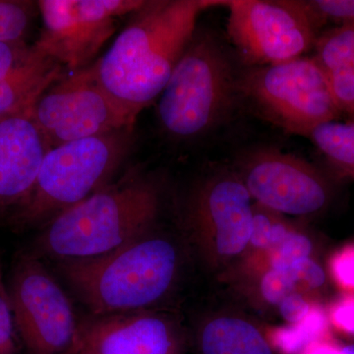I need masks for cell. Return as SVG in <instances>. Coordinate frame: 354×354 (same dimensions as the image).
Masks as SVG:
<instances>
[{
	"mask_svg": "<svg viewBox=\"0 0 354 354\" xmlns=\"http://www.w3.org/2000/svg\"><path fill=\"white\" fill-rule=\"evenodd\" d=\"M223 1H145L92 64L106 93L136 118L162 91L196 31L198 16Z\"/></svg>",
	"mask_w": 354,
	"mask_h": 354,
	"instance_id": "1",
	"label": "cell"
},
{
	"mask_svg": "<svg viewBox=\"0 0 354 354\" xmlns=\"http://www.w3.org/2000/svg\"><path fill=\"white\" fill-rule=\"evenodd\" d=\"M180 256L176 244L149 232L94 258L62 260L58 269L95 316L149 310L172 290Z\"/></svg>",
	"mask_w": 354,
	"mask_h": 354,
	"instance_id": "2",
	"label": "cell"
},
{
	"mask_svg": "<svg viewBox=\"0 0 354 354\" xmlns=\"http://www.w3.org/2000/svg\"><path fill=\"white\" fill-rule=\"evenodd\" d=\"M160 205L157 181L131 171L48 221L39 247L59 261L104 255L151 232Z\"/></svg>",
	"mask_w": 354,
	"mask_h": 354,
	"instance_id": "3",
	"label": "cell"
},
{
	"mask_svg": "<svg viewBox=\"0 0 354 354\" xmlns=\"http://www.w3.org/2000/svg\"><path fill=\"white\" fill-rule=\"evenodd\" d=\"M239 95V76L225 46L196 30L160 94V127L178 141L198 138L227 120Z\"/></svg>",
	"mask_w": 354,
	"mask_h": 354,
	"instance_id": "4",
	"label": "cell"
},
{
	"mask_svg": "<svg viewBox=\"0 0 354 354\" xmlns=\"http://www.w3.org/2000/svg\"><path fill=\"white\" fill-rule=\"evenodd\" d=\"M132 127L51 148L18 221L32 225L50 221L109 185L129 152Z\"/></svg>",
	"mask_w": 354,
	"mask_h": 354,
	"instance_id": "5",
	"label": "cell"
},
{
	"mask_svg": "<svg viewBox=\"0 0 354 354\" xmlns=\"http://www.w3.org/2000/svg\"><path fill=\"white\" fill-rule=\"evenodd\" d=\"M239 93L265 120L307 138L342 113L327 74L314 58L251 67L239 76Z\"/></svg>",
	"mask_w": 354,
	"mask_h": 354,
	"instance_id": "6",
	"label": "cell"
},
{
	"mask_svg": "<svg viewBox=\"0 0 354 354\" xmlns=\"http://www.w3.org/2000/svg\"><path fill=\"white\" fill-rule=\"evenodd\" d=\"M227 34L244 64L264 66L304 57L319 27L304 1L232 0Z\"/></svg>",
	"mask_w": 354,
	"mask_h": 354,
	"instance_id": "7",
	"label": "cell"
},
{
	"mask_svg": "<svg viewBox=\"0 0 354 354\" xmlns=\"http://www.w3.org/2000/svg\"><path fill=\"white\" fill-rule=\"evenodd\" d=\"M8 293L14 325L30 353H79L80 322L66 293L38 258L18 260Z\"/></svg>",
	"mask_w": 354,
	"mask_h": 354,
	"instance_id": "8",
	"label": "cell"
},
{
	"mask_svg": "<svg viewBox=\"0 0 354 354\" xmlns=\"http://www.w3.org/2000/svg\"><path fill=\"white\" fill-rule=\"evenodd\" d=\"M92 64L60 77L32 106L50 148L132 127L136 120L104 91Z\"/></svg>",
	"mask_w": 354,
	"mask_h": 354,
	"instance_id": "9",
	"label": "cell"
},
{
	"mask_svg": "<svg viewBox=\"0 0 354 354\" xmlns=\"http://www.w3.org/2000/svg\"><path fill=\"white\" fill-rule=\"evenodd\" d=\"M252 200L232 169H218L197 186L188 221L198 249L212 267L245 256L252 230Z\"/></svg>",
	"mask_w": 354,
	"mask_h": 354,
	"instance_id": "10",
	"label": "cell"
},
{
	"mask_svg": "<svg viewBox=\"0 0 354 354\" xmlns=\"http://www.w3.org/2000/svg\"><path fill=\"white\" fill-rule=\"evenodd\" d=\"M140 0H41L43 30L37 46L70 72L90 66L116 29L118 21L132 14Z\"/></svg>",
	"mask_w": 354,
	"mask_h": 354,
	"instance_id": "11",
	"label": "cell"
},
{
	"mask_svg": "<svg viewBox=\"0 0 354 354\" xmlns=\"http://www.w3.org/2000/svg\"><path fill=\"white\" fill-rule=\"evenodd\" d=\"M235 171L257 204L281 216L316 215L332 199L329 181L316 167L276 149L249 151Z\"/></svg>",
	"mask_w": 354,
	"mask_h": 354,
	"instance_id": "12",
	"label": "cell"
},
{
	"mask_svg": "<svg viewBox=\"0 0 354 354\" xmlns=\"http://www.w3.org/2000/svg\"><path fill=\"white\" fill-rule=\"evenodd\" d=\"M183 353L178 326L150 310L93 315L79 325L78 354Z\"/></svg>",
	"mask_w": 354,
	"mask_h": 354,
	"instance_id": "13",
	"label": "cell"
},
{
	"mask_svg": "<svg viewBox=\"0 0 354 354\" xmlns=\"http://www.w3.org/2000/svg\"><path fill=\"white\" fill-rule=\"evenodd\" d=\"M32 109L0 116V211L24 205L51 149Z\"/></svg>",
	"mask_w": 354,
	"mask_h": 354,
	"instance_id": "14",
	"label": "cell"
},
{
	"mask_svg": "<svg viewBox=\"0 0 354 354\" xmlns=\"http://www.w3.org/2000/svg\"><path fill=\"white\" fill-rule=\"evenodd\" d=\"M64 70L36 44L0 41V116L32 108Z\"/></svg>",
	"mask_w": 354,
	"mask_h": 354,
	"instance_id": "15",
	"label": "cell"
},
{
	"mask_svg": "<svg viewBox=\"0 0 354 354\" xmlns=\"http://www.w3.org/2000/svg\"><path fill=\"white\" fill-rule=\"evenodd\" d=\"M200 354H272V346L256 326L234 316L209 319L197 337Z\"/></svg>",
	"mask_w": 354,
	"mask_h": 354,
	"instance_id": "16",
	"label": "cell"
},
{
	"mask_svg": "<svg viewBox=\"0 0 354 354\" xmlns=\"http://www.w3.org/2000/svg\"><path fill=\"white\" fill-rule=\"evenodd\" d=\"M329 326L327 312L320 305L314 304L302 320L269 328L265 337L272 351L279 354H304L312 344L327 339Z\"/></svg>",
	"mask_w": 354,
	"mask_h": 354,
	"instance_id": "17",
	"label": "cell"
},
{
	"mask_svg": "<svg viewBox=\"0 0 354 354\" xmlns=\"http://www.w3.org/2000/svg\"><path fill=\"white\" fill-rule=\"evenodd\" d=\"M308 138L337 172L354 180V123H323Z\"/></svg>",
	"mask_w": 354,
	"mask_h": 354,
	"instance_id": "18",
	"label": "cell"
},
{
	"mask_svg": "<svg viewBox=\"0 0 354 354\" xmlns=\"http://www.w3.org/2000/svg\"><path fill=\"white\" fill-rule=\"evenodd\" d=\"M314 59L329 76L354 57V25H341L317 36Z\"/></svg>",
	"mask_w": 354,
	"mask_h": 354,
	"instance_id": "19",
	"label": "cell"
},
{
	"mask_svg": "<svg viewBox=\"0 0 354 354\" xmlns=\"http://www.w3.org/2000/svg\"><path fill=\"white\" fill-rule=\"evenodd\" d=\"M307 259L286 268H274L261 272V297L267 304L278 305L291 293L310 295L306 278Z\"/></svg>",
	"mask_w": 354,
	"mask_h": 354,
	"instance_id": "20",
	"label": "cell"
},
{
	"mask_svg": "<svg viewBox=\"0 0 354 354\" xmlns=\"http://www.w3.org/2000/svg\"><path fill=\"white\" fill-rule=\"evenodd\" d=\"M313 244L311 239L291 227L285 239L278 245L272 247L259 259L247 266L251 271L261 274L268 269L290 267L299 261L311 258Z\"/></svg>",
	"mask_w": 354,
	"mask_h": 354,
	"instance_id": "21",
	"label": "cell"
},
{
	"mask_svg": "<svg viewBox=\"0 0 354 354\" xmlns=\"http://www.w3.org/2000/svg\"><path fill=\"white\" fill-rule=\"evenodd\" d=\"M35 16V4L0 0V41H25Z\"/></svg>",
	"mask_w": 354,
	"mask_h": 354,
	"instance_id": "22",
	"label": "cell"
},
{
	"mask_svg": "<svg viewBox=\"0 0 354 354\" xmlns=\"http://www.w3.org/2000/svg\"><path fill=\"white\" fill-rule=\"evenodd\" d=\"M307 8L320 28L326 22L354 25V0H305Z\"/></svg>",
	"mask_w": 354,
	"mask_h": 354,
	"instance_id": "23",
	"label": "cell"
},
{
	"mask_svg": "<svg viewBox=\"0 0 354 354\" xmlns=\"http://www.w3.org/2000/svg\"><path fill=\"white\" fill-rule=\"evenodd\" d=\"M330 92L341 113L354 114V57L328 76Z\"/></svg>",
	"mask_w": 354,
	"mask_h": 354,
	"instance_id": "24",
	"label": "cell"
},
{
	"mask_svg": "<svg viewBox=\"0 0 354 354\" xmlns=\"http://www.w3.org/2000/svg\"><path fill=\"white\" fill-rule=\"evenodd\" d=\"M330 272L342 290L354 295V243L337 250L330 260Z\"/></svg>",
	"mask_w": 354,
	"mask_h": 354,
	"instance_id": "25",
	"label": "cell"
},
{
	"mask_svg": "<svg viewBox=\"0 0 354 354\" xmlns=\"http://www.w3.org/2000/svg\"><path fill=\"white\" fill-rule=\"evenodd\" d=\"M14 320L8 290L4 285L0 263V354H15L13 339Z\"/></svg>",
	"mask_w": 354,
	"mask_h": 354,
	"instance_id": "26",
	"label": "cell"
},
{
	"mask_svg": "<svg viewBox=\"0 0 354 354\" xmlns=\"http://www.w3.org/2000/svg\"><path fill=\"white\" fill-rule=\"evenodd\" d=\"M328 313L330 324L342 334L354 337V295L348 293L335 300Z\"/></svg>",
	"mask_w": 354,
	"mask_h": 354,
	"instance_id": "27",
	"label": "cell"
},
{
	"mask_svg": "<svg viewBox=\"0 0 354 354\" xmlns=\"http://www.w3.org/2000/svg\"><path fill=\"white\" fill-rule=\"evenodd\" d=\"M315 302L308 295L302 292L291 293L278 305L279 313L288 324L297 323L308 314Z\"/></svg>",
	"mask_w": 354,
	"mask_h": 354,
	"instance_id": "28",
	"label": "cell"
},
{
	"mask_svg": "<svg viewBox=\"0 0 354 354\" xmlns=\"http://www.w3.org/2000/svg\"><path fill=\"white\" fill-rule=\"evenodd\" d=\"M304 354H342V348L327 337L312 344Z\"/></svg>",
	"mask_w": 354,
	"mask_h": 354,
	"instance_id": "29",
	"label": "cell"
},
{
	"mask_svg": "<svg viewBox=\"0 0 354 354\" xmlns=\"http://www.w3.org/2000/svg\"><path fill=\"white\" fill-rule=\"evenodd\" d=\"M342 354H354V344L342 348Z\"/></svg>",
	"mask_w": 354,
	"mask_h": 354,
	"instance_id": "30",
	"label": "cell"
},
{
	"mask_svg": "<svg viewBox=\"0 0 354 354\" xmlns=\"http://www.w3.org/2000/svg\"><path fill=\"white\" fill-rule=\"evenodd\" d=\"M353 115H354V114H353Z\"/></svg>",
	"mask_w": 354,
	"mask_h": 354,
	"instance_id": "31",
	"label": "cell"
}]
</instances>
